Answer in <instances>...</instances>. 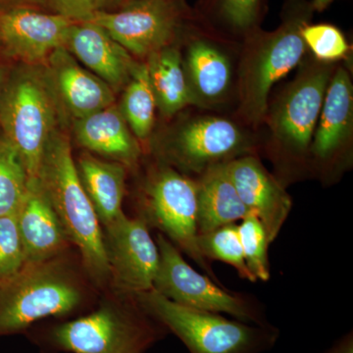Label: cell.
Instances as JSON below:
<instances>
[{
  "label": "cell",
  "instance_id": "32",
  "mask_svg": "<svg viewBox=\"0 0 353 353\" xmlns=\"http://www.w3.org/2000/svg\"><path fill=\"white\" fill-rule=\"evenodd\" d=\"M326 353H353V333L348 332L339 339Z\"/></svg>",
  "mask_w": 353,
  "mask_h": 353
},
{
  "label": "cell",
  "instance_id": "15",
  "mask_svg": "<svg viewBox=\"0 0 353 353\" xmlns=\"http://www.w3.org/2000/svg\"><path fill=\"white\" fill-rule=\"evenodd\" d=\"M226 166L241 201L263 225L271 245L289 217L292 199L280 181L252 155L234 158Z\"/></svg>",
  "mask_w": 353,
  "mask_h": 353
},
{
  "label": "cell",
  "instance_id": "18",
  "mask_svg": "<svg viewBox=\"0 0 353 353\" xmlns=\"http://www.w3.org/2000/svg\"><path fill=\"white\" fill-rule=\"evenodd\" d=\"M25 263H36L71 250L72 243L39 179L30 180L17 214Z\"/></svg>",
  "mask_w": 353,
  "mask_h": 353
},
{
  "label": "cell",
  "instance_id": "21",
  "mask_svg": "<svg viewBox=\"0 0 353 353\" xmlns=\"http://www.w3.org/2000/svg\"><path fill=\"white\" fill-rule=\"evenodd\" d=\"M199 234L236 224L252 214L241 201L226 163L210 167L196 180Z\"/></svg>",
  "mask_w": 353,
  "mask_h": 353
},
{
  "label": "cell",
  "instance_id": "28",
  "mask_svg": "<svg viewBox=\"0 0 353 353\" xmlns=\"http://www.w3.org/2000/svg\"><path fill=\"white\" fill-rule=\"evenodd\" d=\"M301 36L315 57L323 62H333L347 54L350 46L340 30L331 25L304 26Z\"/></svg>",
  "mask_w": 353,
  "mask_h": 353
},
{
  "label": "cell",
  "instance_id": "13",
  "mask_svg": "<svg viewBox=\"0 0 353 353\" xmlns=\"http://www.w3.org/2000/svg\"><path fill=\"white\" fill-rule=\"evenodd\" d=\"M310 146V165L325 180L348 163L353 127V88L350 74L340 68L332 76Z\"/></svg>",
  "mask_w": 353,
  "mask_h": 353
},
{
  "label": "cell",
  "instance_id": "31",
  "mask_svg": "<svg viewBox=\"0 0 353 353\" xmlns=\"http://www.w3.org/2000/svg\"><path fill=\"white\" fill-rule=\"evenodd\" d=\"M58 14L73 22H90L97 12V0H52Z\"/></svg>",
  "mask_w": 353,
  "mask_h": 353
},
{
  "label": "cell",
  "instance_id": "24",
  "mask_svg": "<svg viewBox=\"0 0 353 353\" xmlns=\"http://www.w3.org/2000/svg\"><path fill=\"white\" fill-rule=\"evenodd\" d=\"M118 108L137 139L143 141L150 136L157 106L146 62L137 65Z\"/></svg>",
  "mask_w": 353,
  "mask_h": 353
},
{
  "label": "cell",
  "instance_id": "12",
  "mask_svg": "<svg viewBox=\"0 0 353 353\" xmlns=\"http://www.w3.org/2000/svg\"><path fill=\"white\" fill-rule=\"evenodd\" d=\"M90 22L134 57L148 58L168 48L175 37L178 11L172 0H132L117 12H95Z\"/></svg>",
  "mask_w": 353,
  "mask_h": 353
},
{
  "label": "cell",
  "instance_id": "33",
  "mask_svg": "<svg viewBox=\"0 0 353 353\" xmlns=\"http://www.w3.org/2000/svg\"><path fill=\"white\" fill-rule=\"evenodd\" d=\"M6 62L0 58V102H1L2 94H3L4 88L11 70Z\"/></svg>",
  "mask_w": 353,
  "mask_h": 353
},
{
  "label": "cell",
  "instance_id": "6",
  "mask_svg": "<svg viewBox=\"0 0 353 353\" xmlns=\"http://www.w3.org/2000/svg\"><path fill=\"white\" fill-rule=\"evenodd\" d=\"M137 216L166 236L183 254L220 285L210 262L199 248L196 182L173 167L158 161L148 169L137 194Z\"/></svg>",
  "mask_w": 353,
  "mask_h": 353
},
{
  "label": "cell",
  "instance_id": "19",
  "mask_svg": "<svg viewBox=\"0 0 353 353\" xmlns=\"http://www.w3.org/2000/svg\"><path fill=\"white\" fill-rule=\"evenodd\" d=\"M77 143L88 152L129 169L138 166L141 148L116 104L73 121Z\"/></svg>",
  "mask_w": 353,
  "mask_h": 353
},
{
  "label": "cell",
  "instance_id": "26",
  "mask_svg": "<svg viewBox=\"0 0 353 353\" xmlns=\"http://www.w3.org/2000/svg\"><path fill=\"white\" fill-rule=\"evenodd\" d=\"M197 243L201 254L209 262L217 260L231 265L241 279L250 283L257 282L246 267L238 225H226L214 231L199 234Z\"/></svg>",
  "mask_w": 353,
  "mask_h": 353
},
{
  "label": "cell",
  "instance_id": "1",
  "mask_svg": "<svg viewBox=\"0 0 353 353\" xmlns=\"http://www.w3.org/2000/svg\"><path fill=\"white\" fill-rule=\"evenodd\" d=\"M94 290L80 257L70 252L25 263L0 281V336L20 334L44 318H65L82 312Z\"/></svg>",
  "mask_w": 353,
  "mask_h": 353
},
{
  "label": "cell",
  "instance_id": "5",
  "mask_svg": "<svg viewBox=\"0 0 353 353\" xmlns=\"http://www.w3.org/2000/svg\"><path fill=\"white\" fill-rule=\"evenodd\" d=\"M141 307L182 341L190 353H264L277 343L280 330L222 314L185 307L154 290L132 296Z\"/></svg>",
  "mask_w": 353,
  "mask_h": 353
},
{
  "label": "cell",
  "instance_id": "30",
  "mask_svg": "<svg viewBox=\"0 0 353 353\" xmlns=\"http://www.w3.org/2000/svg\"><path fill=\"white\" fill-rule=\"evenodd\" d=\"M259 4V0H221V9L230 24L246 29L256 19Z\"/></svg>",
  "mask_w": 353,
  "mask_h": 353
},
{
  "label": "cell",
  "instance_id": "34",
  "mask_svg": "<svg viewBox=\"0 0 353 353\" xmlns=\"http://www.w3.org/2000/svg\"><path fill=\"white\" fill-rule=\"evenodd\" d=\"M332 0H315L314 2V6L315 8L319 9V10H322V9H324L325 7L328 6L330 2H331Z\"/></svg>",
  "mask_w": 353,
  "mask_h": 353
},
{
  "label": "cell",
  "instance_id": "8",
  "mask_svg": "<svg viewBox=\"0 0 353 353\" xmlns=\"http://www.w3.org/2000/svg\"><path fill=\"white\" fill-rule=\"evenodd\" d=\"M331 78L329 65H312L290 83L274 108L270 128L278 162L285 169H303L310 163L311 143Z\"/></svg>",
  "mask_w": 353,
  "mask_h": 353
},
{
  "label": "cell",
  "instance_id": "9",
  "mask_svg": "<svg viewBox=\"0 0 353 353\" xmlns=\"http://www.w3.org/2000/svg\"><path fill=\"white\" fill-rule=\"evenodd\" d=\"M304 26L303 21H290L278 31L253 39L246 48L240 70V110L248 122L259 124L267 112L272 87L303 59Z\"/></svg>",
  "mask_w": 353,
  "mask_h": 353
},
{
  "label": "cell",
  "instance_id": "10",
  "mask_svg": "<svg viewBox=\"0 0 353 353\" xmlns=\"http://www.w3.org/2000/svg\"><path fill=\"white\" fill-rule=\"evenodd\" d=\"M250 143L234 123L220 118H201L185 123L158 148L162 163L189 176H201L210 167L243 157Z\"/></svg>",
  "mask_w": 353,
  "mask_h": 353
},
{
  "label": "cell",
  "instance_id": "4",
  "mask_svg": "<svg viewBox=\"0 0 353 353\" xmlns=\"http://www.w3.org/2000/svg\"><path fill=\"white\" fill-rule=\"evenodd\" d=\"M166 329L132 296L109 292L88 314L60 323L48 332L53 348L73 353H145Z\"/></svg>",
  "mask_w": 353,
  "mask_h": 353
},
{
  "label": "cell",
  "instance_id": "7",
  "mask_svg": "<svg viewBox=\"0 0 353 353\" xmlns=\"http://www.w3.org/2000/svg\"><path fill=\"white\" fill-rule=\"evenodd\" d=\"M155 241L159 250V266L152 290L158 294L185 307L231 315L248 324H271L259 299L228 290L197 272L163 234L158 233Z\"/></svg>",
  "mask_w": 353,
  "mask_h": 353
},
{
  "label": "cell",
  "instance_id": "11",
  "mask_svg": "<svg viewBox=\"0 0 353 353\" xmlns=\"http://www.w3.org/2000/svg\"><path fill=\"white\" fill-rule=\"evenodd\" d=\"M108 260V290L121 296H134L153 289L159 266V250L150 229L138 217L123 213L102 228Z\"/></svg>",
  "mask_w": 353,
  "mask_h": 353
},
{
  "label": "cell",
  "instance_id": "16",
  "mask_svg": "<svg viewBox=\"0 0 353 353\" xmlns=\"http://www.w3.org/2000/svg\"><path fill=\"white\" fill-rule=\"evenodd\" d=\"M43 66L67 120L83 119L115 104L112 88L81 66L63 46L57 48Z\"/></svg>",
  "mask_w": 353,
  "mask_h": 353
},
{
  "label": "cell",
  "instance_id": "23",
  "mask_svg": "<svg viewBox=\"0 0 353 353\" xmlns=\"http://www.w3.org/2000/svg\"><path fill=\"white\" fill-rule=\"evenodd\" d=\"M146 65L157 106L164 116L170 117L185 106L196 104L178 50L168 46L152 53Z\"/></svg>",
  "mask_w": 353,
  "mask_h": 353
},
{
  "label": "cell",
  "instance_id": "27",
  "mask_svg": "<svg viewBox=\"0 0 353 353\" xmlns=\"http://www.w3.org/2000/svg\"><path fill=\"white\" fill-rule=\"evenodd\" d=\"M246 267L256 281L271 277L268 248L270 245L263 225L254 214L246 216L238 225Z\"/></svg>",
  "mask_w": 353,
  "mask_h": 353
},
{
  "label": "cell",
  "instance_id": "2",
  "mask_svg": "<svg viewBox=\"0 0 353 353\" xmlns=\"http://www.w3.org/2000/svg\"><path fill=\"white\" fill-rule=\"evenodd\" d=\"M38 179L90 282L97 290H108L103 232L77 173L67 126L51 137Z\"/></svg>",
  "mask_w": 353,
  "mask_h": 353
},
{
  "label": "cell",
  "instance_id": "25",
  "mask_svg": "<svg viewBox=\"0 0 353 353\" xmlns=\"http://www.w3.org/2000/svg\"><path fill=\"white\" fill-rule=\"evenodd\" d=\"M29 182L19 152L0 134V217L17 214Z\"/></svg>",
  "mask_w": 353,
  "mask_h": 353
},
{
  "label": "cell",
  "instance_id": "29",
  "mask_svg": "<svg viewBox=\"0 0 353 353\" xmlns=\"http://www.w3.org/2000/svg\"><path fill=\"white\" fill-rule=\"evenodd\" d=\"M23 248L17 216L0 217V281L11 277L24 266Z\"/></svg>",
  "mask_w": 353,
  "mask_h": 353
},
{
  "label": "cell",
  "instance_id": "3",
  "mask_svg": "<svg viewBox=\"0 0 353 353\" xmlns=\"http://www.w3.org/2000/svg\"><path fill=\"white\" fill-rule=\"evenodd\" d=\"M67 122L44 66L11 68L0 102V134L19 152L30 180L39 178L51 137Z\"/></svg>",
  "mask_w": 353,
  "mask_h": 353
},
{
  "label": "cell",
  "instance_id": "14",
  "mask_svg": "<svg viewBox=\"0 0 353 353\" xmlns=\"http://www.w3.org/2000/svg\"><path fill=\"white\" fill-rule=\"evenodd\" d=\"M73 21L60 14L31 9L0 10V58L29 66H43L57 48L64 46Z\"/></svg>",
  "mask_w": 353,
  "mask_h": 353
},
{
  "label": "cell",
  "instance_id": "17",
  "mask_svg": "<svg viewBox=\"0 0 353 353\" xmlns=\"http://www.w3.org/2000/svg\"><path fill=\"white\" fill-rule=\"evenodd\" d=\"M63 48L114 92L124 90L138 65L103 28L92 22H74L70 26Z\"/></svg>",
  "mask_w": 353,
  "mask_h": 353
},
{
  "label": "cell",
  "instance_id": "20",
  "mask_svg": "<svg viewBox=\"0 0 353 353\" xmlns=\"http://www.w3.org/2000/svg\"><path fill=\"white\" fill-rule=\"evenodd\" d=\"M77 173L101 227L108 226L124 213L128 169L85 152L76 161Z\"/></svg>",
  "mask_w": 353,
  "mask_h": 353
},
{
  "label": "cell",
  "instance_id": "22",
  "mask_svg": "<svg viewBox=\"0 0 353 353\" xmlns=\"http://www.w3.org/2000/svg\"><path fill=\"white\" fill-rule=\"evenodd\" d=\"M183 69L196 103L218 101L226 94L231 83L229 60L205 41L190 44Z\"/></svg>",
  "mask_w": 353,
  "mask_h": 353
}]
</instances>
